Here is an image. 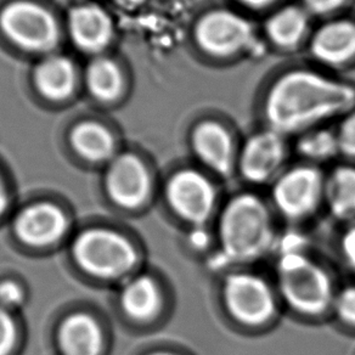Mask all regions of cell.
<instances>
[{
    "mask_svg": "<svg viewBox=\"0 0 355 355\" xmlns=\"http://www.w3.org/2000/svg\"><path fill=\"white\" fill-rule=\"evenodd\" d=\"M355 106V88L313 71L282 74L266 95L264 114L277 133L301 132Z\"/></svg>",
    "mask_w": 355,
    "mask_h": 355,
    "instance_id": "cell-1",
    "label": "cell"
},
{
    "mask_svg": "<svg viewBox=\"0 0 355 355\" xmlns=\"http://www.w3.org/2000/svg\"><path fill=\"white\" fill-rule=\"evenodd\" d=\"M224 261H251L263 256L272 242L269 213L261 198L242 193L224 208L219 222Z\"/></svg>",
    "mask_w": 355,
    "mask_h": 355,
    "instance_id": "cell-2",
    "label": "cell"
},
{
    "mask_svg": "<svg viewBox=\"0 0 355 355\" xmlns=\"http://www.w3.org/2000/svg\"><path fill=\"white\" fill-rule=\"evenodd\" d=\"M277 274L282 295L295 311L316 315L330 304V279L320 266L301 252L282 253L277 264Z\"/></svg>",
    "mask_w": 355,
    "mask_h": 355,
    "instance_id": "cell-3",
    "label": "cell"
},
{
    "mask_svg": "<svg viewBox=\"0 0 355 355\" xmlns=\"http://www.w3.org/2000/svg\"><path fill=\"white\" fill-rule=\"evenodd\" d=\"M74 257L84 270L101 277L123 275L137 261L133 246L109 230H89L74 242Z\"/></svg>",
    "mask_w": 355,
    "mask_h": 355,
    "instance_id": "cell-4",
    "label": "cell"
},
{
    "mask_svg": "<svg viewBox=\"0 0 355 355\" xmlns=\"http://www.w3.org/2000/svg\"><path fill=\"white\" fill-rule=\"evenodd\" d=\"M0 26L16 44L33 51L54 48L59 38L54 17L30 1H17L6 6L0 15Z\"/></svg>",
    "mask_w": 355,
    "mask_h": 355,
    "instance_id": "cell-5",
    "label": "cell"
},
{
    "mask_svg": "<svg viewBox=\"0 0 355 355\" xmlns=\"http://www.w3.org/2000/svg\"><path fill=\"white\" fill-rule=\"evenodd\" d=\"M198 46L207 54L229 56L256 44L251 22L230 10H214L202 16L195 28Z\"/></svg>",
    "mask_w": 355,
    "mask_h": 355,
    "instance_id": "cell-6",
    "label": "cell"
},
{
    "mask_svg": "<svg viewBox=\"0 0 355 355\" xmlns=\"http://www.w3.org/2000/svg\"><path fill=\"white\" fill-rule=\"evenodd\" d=\"M224 301L229 313L245 325H261L275 313V300L270 287L263 279L251 274L227 277Z\"/></svg>",
    "mask_w": 355,
    "mask_h": 355,
    "instance_id": "cell-7",
    "label": "cell"
},
{
    "mask_svg": "<svg viewBox=\"0 0 355 355\" xmlns=\"http://www.w3.org/2000/svg\"><path fill=\"white\" fill-rule=\"evenodd\" d=\"M167 198L179 217L201 227L212 214L216 191L201 173L185 169L174 174L169 180Z\"/></svg>",
    "mask_w": 355,
    "mask_h": 355,
    "instance_id": "cell-8",
    "label": "cell"
},
{
    "mask_svg": "<svg viewBox=\"0 0 355 355\" xmlns=\"http://www.w3.org/2000/svg\"><path fill=\"white\" fill-rule=\"evenodd\" d=\"M322 190V178L315 168L297 167L277 180L272 198L277 209L290 219H301L315 209Z\"/></svg>",
    "mask_w": 355,
    "mask_h": 355,
    "instance_id": "cell-9",
    "label": "cell"
},
{
    "mask_svg": "<svg viewBox=\"0 0 355 355\" xmlns=\"http://www.w3.org/2000/svg\"><path fill=\"white\" fill-rule=\"evenodd\" d=\"M286 155L282 134L266 130L247 140L240 157V171L250 183H266L282 167Z\"/></svg>",
    "mask_w": 355,
    "mask_h": 355,
    "instance_id": "cell-10",
    "label": "cell"
},
{
    "mask_svg": "<svg viewBox=\"0 0 355 355\" xmlns=\"http://www.w3.org/2000/svg\"><path fill=\"white\" fill-rule=\"evenodd\" d=\"M107 188L111 198L119 206L138 207L145 201L150 189L148 171L135 156H121L110 168Z\"/></svg>",
    "mask_w": 355,
    "mask_h": 355,
    "instance_id": "cell-11",
    "label": "cell"
},
{
    "mask_svg": "<svg viewBox=\"0 0 355 355\" xmlns=\"http://www.w3.org/2000/svg\"><path fill=\"white\" fill-rule=\"evenodd\" d=\"M193 153L213 172L229 175L232 168V141L223 125L206 121L193 129L191 137Z\"/></svg>",
    "mask_w": 355,
    "mask_h": 355,
    "instance_id": "cell-12",
    "label": "cell"
},
{
    "mask_svg": "<svg viewBox=\"0 0 355 355\" xmlns=\"http://www.w3.org/2000/svg\"><path fill=\"white\" fill-rule=\"evenodd\" d=\"M66 230V219L59 208L40 203L27 208L16 220V232L22 241L45 246L56 241Z\"/></svg>",
    "mask_w": 355,
    "mask_h": 355,
    "instance_id": "cell-13",
    "label": "cell"
},
{
    "mask_svg": "<svg viewBox=\"0 0 355 355\" xmlns=\"http://www.w3.org/2000/svg\"><path fill=\"white\" fill-rule=\"evenodd\" d=\"M311 50L324 64H345L355 56L354 22L338 20L321 26L311 40Z\"/></svg>",
    "mask_w": 355,
    "mask_h": 355,
    "instance_id": "cell-14",
    "label": "cell"
},
{
    "mask_svg": "<svg viewBox=\"0 0 355 355\" xmlns=\"http://www.w3.org/2000/svg\"><path fill=\"white\" fill-rule=\"evenodd\" d=\"M69 30L80 49L94 53L109 44L112 24L106 12L98 6H80L71 12Z\"/></svg>",
    "mask_w": 355,
    "mask_h": 355,
    "instance_id": "cell-15",
    "label": "cell"
},
{
    "mask_svg": "<svg viewBox=\"0 0 355 355\" xmlns=\"http://www.w3.org/2000/svg\"><path fill=\"white\" fill-rule=\"evenodd\" d=\"M60 345L64 355H99V326L93 318L84 314L69 316L61 326Z\"/></svg>",
    "mask_w": 355,
    "mask_h": 355,
    "instance_id": "cell-16",
    "label": "cell"
},
{
    "mask_svg": "<svg viewBox=\"0 0 355 355\" xmlns=\"http://www.w3.org/2000/svg\"><path fill=\"white\" fill-rule=\"evenodd\" d=\"M35 84L40 93L50 100H64L74 87V69L64 58H50L35 71Z\"/></svg>",
    "mask_w": 355,
    "mask_h": 355,
    "instance_id": "cell-17",
    "label": "cell"
},
{
    "mask_svg": "<svg viewBox=\"0 0 355 355\" xmlns=\"http://www.w3.org/2000/svg\"><path fill=\"white\" fill-rule=\"evenodd\" d=\"M308 28L306 12L297 6H286L266 21V35L282 48H292L301 42Z\"/></svg>",
    "mask_w": 355,
    "mask_h": 355,
    "instance_id": "cell-18",
    "label": "cell"
},
{
    "mask_svg": "<svg viewBox=\"0 0 355 355\" xmlns=\"http://www.w3.org/2000/svg\"><path fill=\"white\" fill-rule=\"evenodd\" d=\"M326 200L336 218L345 220L355 217V168L340 167L326 184Z\"/></svg>",
    "mask_w": 355,
    "mask_h": 355,
    "instance_id": "cell-19",
    "label": "cell"
},
{
    "mask_svg": "<svg viewBox=\"0 0 355 355\" xmlns=\"http://www.w3.org/2000/svg\"><path fill=\"white\" fill-rule=\"evenodd\" d=\"M124 311L135 319H148L158 311L159 293L155 282L148 277H139L129 282L122 292Z\"/></svg>",
    "mask_w": 355,
    "mask_h": 355,
    "instance_id": "cell-20",
    "label": "cell"
},
{
    "mask_svg": "<svg viewBox=\"0 0 355 355\" xmlns=\"http://www.w3.org/2000/svg\"><path fill=\"white\" fill-rule=\"evenodd\" d=\"M72 144L79 155L90 161L109 157L114 148V140L107 129L94 122L77 125L72 133Z\"/></svg>",
    "mask_w": 355,
    "mask_h": 355,
    "instance_id": "cell-21",
    "label": "cell"
},
{
    "mask_svg": "<svg viewBox=\"0 0 355 355\" xmlns=\"http://www.w3.org/2000/svg\"><path fill=\"white\" fill-rule=\"evenodd\" d=\"M89 89L100 100L111 101L122 90V74L111 60L99 59L89 66L87 72Z\"/></svg>",
    "mask_w": 355,
    "mask_h": 355,
    "instance_id": "cell-22",
    "label": "cell"
},
{
    "mask_svg": "<svg viewBox=\"0 0 355 355\" xmlns=\"http://www.w3.org/2000/svg\"><path fill=\"white\" fill-rule=\"evenodd\" d=\"M298 151L304 157L314 161H325L340 153L337 134L329 130H315L306 134L298 143Z\"/></svg>",
    "mask_w": 355,
    "mask_h": 355,
    "instance_id": "cell-23",
    "label": "cell"
},
{
    "mask_svg": "<svg viewBox=\"0 0 355 355\" xmlns=\"http://www.w3.org/2000/svg\"><path fill=\"white\" fill-rule=\"evenodd\" d=\"M337 138L340 153L348 157L355 158V110L340 124Z\"/></svg>",
    "mask_w": 355,
    "mask_h": 355,
    "instance_id": "cell-24",
    "label": "cell"
},
{
    "mask_svg": "<svg viewBox=\"0 0 355 355\" xmlns=\"http://www.w3.org/2000/svg\"><path fill=\"white\" fill-rule=\"evenodd\" d=\"M335 308L342 320L355 326V286L347 287L338 293Z\"/></svg>",
    "mask_w": 355,
    "mask_h": 355,
    "instance_id": "cell-25",
    "label": "cell"
},
{
    "mask_svg": "<svg viewBox=\"0 0 355 355\" xmlns=\"http://www.w3.org/2000/svg\"><path fill=\"white\" fill-rule=\"evenodd\" d=\"M15 342V326L10 316L0 308V355L10 352Z\"/></svg>",
    "mask_w": 355,
    "mask_h": 355,
    "instance_id": "cell-26",
    "label": "cell"
},
{
    "mask_svg": "<svg viewBox=\"0 0 355 355\" xmlns=\"http://www.w3.org/2000/svg\"><path fill=\"white\" fill-rule=\"evenodd\" d=\"M22 301L20 287L11 282L0 284V304L3 306H15Z\"/></svg>",
    "mask_w": 355,
    "mask_h": 355,
    "instance_id": "cell-27",
    "label": "cell"
},
{
    "mask_svg": "<svg viewBox=\"0 0 355 355\" xmlns=\"http://www.w3.org/2000/svg\"><path fill=\"white\" fill-rule=\"evenodd\" d=\"M306 8L318 15H325L342 6L345 0H303Z\"/></svg>",
    "mask_w": 355,
    "mask_h": 355,
    "instance_id": "cell-28",
    "label": "cell"
},
{
    "mask_svg": "<svg viewBox=\"0 0 355 355\" xmlns=\"http://www.w3.org/2000/svg\"><path fill=\"white\" fill-rule=\"evenodd\" d=\"M342 250L349 266L355 269V227H350L349 230L345 232L342 240Z\"/></svg>",
    "mask_w": 355,
    "mask_h": 355,
    "instance_id": "cell-29",
    "label": "cell"
},
{
    "mask_svg": "<svg viewBox=\"0 0 355 355\" xmlns=\"http://www.w3.org/2000/svg\"><path fill=\"white\" fill-rule=\"evenodd\" d=\"M191 242L196 247H203L208 242L207 234L202 229H198L191 235Z\"/></svg>",
    "mask_w": 355,
    "mask_h": 355,
    "instance_id": "cell-30",
    "label": "cell"
},
{
    "mask_svg": "<svg viewBox=\"0 0 355 355\" xmlns=\"http://www.w3.org/2000/svg\"><path fill=\"white\" fill-rule=\"evenodd\" d=\"M240 1L250 8H263V6H269L275 0H240Z\"/></svg>",
    "mask_w": 355,
    "mask_h": 355,
    "instance_id": "cell-31",
    "label": "cell"
},
{
    "mask_svg": "<svg viewBox=\"0 0 355 355\" xmlns=\"http://www.w3.org/2000/svg\"><path fill=\"white\" fill-rule=\"evenodd\" d=\"M6 193H4V189L0 184V214L6 211Z\"/></svg>",
    "mask_w": 355,
    "mask_h": 355,
    "instance_id": "cell-32",
    "label": "cell"
},
{
    "mask_svg": "<svg viewBox=\"0 0 355 355\" xmlns=\"http://www.w3.org/2000/svg\"><path fill=\"white\" fill-rule=\"evenodd\" d=\"M153 355H173V354H167V353H159V354H153Z\"/></svg>",
    "mask_w": 355,
    "mask_h": 355,
    "instance_id": "cell-33",
    "label": "cell"
}]
</instances>
